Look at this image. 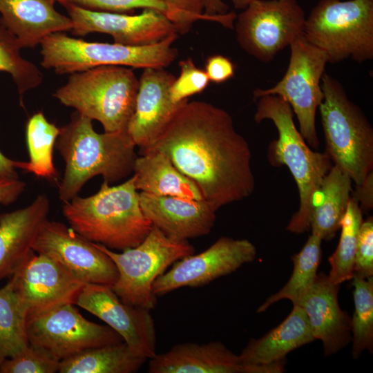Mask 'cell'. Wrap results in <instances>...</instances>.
Wrapping results in <instances>:
<instances>
[{
	"instance_id": "cell-1",
	"label": "cell",
	"mask_w": 373,
	"mask_h": 373,
	"mask_svg": "<svg viewBox=\"0 0 373 373\" xmlns=\"http://www.w3.org/2000/svg\"><path fill=\"white\" fill-rule=\"evenodd\" d=\"M149 150L165 154L216 211L254 191L249 145L230 114L211 103L186 102Z\"/></svg>"
},
{
	"instance_id": "cell-2",
	"label": "cell",
	"mask_w": 373,
	"mask_h": 373,
	"mask_svg": "<svg viewBox=\"0 0 373 373\" xmlns=\"http://www.w3.org/2000/svg\"><path fill=\"white\" fill-rule=\"evenodd\" d=\"M92 121L75 111L69 122L59 127L55 146L66 163L58 189L64 203L78 195L95 176H102L111 184L133 172L136 146L127 132L98 133Z\"/></svg>"
},
{
	"instance_id": "cell-3",
	"label": "cell",
	"mask_w": 373,
	"mask_h": 373,
	"mask_svg": "<svg viewBox=\"0 0 373 373\" xmlns=\"http://www.w3.org/2000/svg\"><path fill=\"white\" fill-rule=\"evenodd\" d=\"M63 214L76 233L110 249L136 247L153 226L142 211L133 176L115 186L104 181L96 193L74 197L64 202Z\"/></svg>"
},
{
	"instance_id": "cell-4",
	"label": "cell",
	"mask_w": 373,
	"mask_h": 373,
	"mask_svg": "<svg viewBox=\"0 0 373 373\" xmlns=\"http://www.w3.org/2000/svg\"><path fill=\"white\" fill-rule=\"evenodd\" d=\"M256 101L254 121L270 120L278 131V139L269 146V161L274 166L285 165L298 190V209L286 229L291 233H303L309 230L314 197L333 163L326 153L314 151L307 146L294 124L288 102L274 95H262Z\"/></svg>"
},
{
	"instance_id": "cell-5",
	"label": "cell",
	"mask_w": 373,
	"mask_h": 373,
	"mask_svg": "<svg viewBox=\"0 0 373 373\" xmlns=\"http://www.w3.org/2000/svg\"><path fill=\"white\" fill-rule=\"evenodd\" d=\"M138 86L139 79L131 68L100 66L70 74L53 97L99 122L104 132H123L134 113Z\"/></svg>"
},
{
	"instance_id": "cell-6",
	"label": "cell",
	"mask_w": 373,
	"mask_h": 373,
	"mask_svg": "<svg viewBox=\"0 0 373 373\" xmlns=\"http://www.w3.org/2000/svg\"><path fill=\"white\" fill-rule=\"evenodd\" d=\"M321 87L324 97L318 109L325 153L333 165L359 185L373 172V128L337 79L325 73Z\"/></svg>"
},
{
	"instance_id": "cell-7",
	"label": "cell",
	"mask_w": 373,
	"mask_h": 373,
	"mask_svg": "<svg viewBox=\"0 0 373 373\" xmlns=\"http://www.w3.org/2000/svg\"><path fill=\"white\" fill-rule=\"evenodd\" d=\"M177 37L175 33L157 44L133 46L87 41L64 32H55L40 44L41 65L58 75H70L100 66L166 68L178 55L172 46Z\"/></svg>"
},
{
	"instance_id": "cell-8",
	"label": "cell",
	"mask_w": 373,
	"mask_h": 373,
	"mask_svg": "<svg viewBox=\"0 0 373 373\" xmlns=\"http://www.w3.org/2000/svg\"><path fill=\"white\" fill-rule=\"evenodd\" d=\"M303 35L328 63L373 58V0H321L306 17Z\"/></svg>"
},
{
	"instance_id": "cell-9",
	"label": "cell",
	"mask_w": 373,
	"mask_h": 373,
	"mask_svg": "<svg viewBox=\"0 0 373 373\" xmlns=\"http://www.w3.org/2000/svg\"><path fill=\"white\" fill-rule=\"evenodd\" d=\"M95 244L116 266L118 278L111 287L121 300L149 311L157 304L155 280L175 262L195 252L188 240L169 237L154 225L138 245L121 253Z\"/></svg>"
},
{
	"instance_id": "cell-10",
	"label": "cell",
	"mask_w": 373,
	"mask_h": 373,
	"mask_svg": "<svg viewBox=\"0 0 373 373\" xmlns=\"http://www.w3.org/2000/svg\"><path fill=\"white\" fill-rule=\"evenodd\" d=\"M289 48L290 59L284 76L271 88L254 90V98L256 100L262 95H274L288 102L298 119L301 135L316 149L319 141L316 115L324 97L321 80L327 57L303 35L295 39Z\"/></svg>"
},
{
	"instance_id": "cell-11",
	"label": "cell",
	"mask_w": 373,
	"mask_h": 373,
	"mask_svg": "<svg viewBox=\"0 0 373 373\" xmlns=\"http://www.w3.org/2000/svg\"><path fill=\"white\" fill-rule=\"evenodd\" d=\"M305 11L296 0H254L236 16V39L247 53L269 63L303 35Z\"/></svg>"
},
{
	"instance_id": "cell-12",
	"label": "cell",
	"mask_w": 373,
	"mask_h": 373,
	"mask_svg": "<svg viewBox=\"0 0 373 373\" xmlns=\"http://www.w3.org/2000/svg\"><path fill=\"white\" fill-rule=\"evenodd\" d=\"M73 305L29 316L26 323L29 343L61 361L91 348L124 341L109 326L85 318Z\"/></svg>"
},
{
	"instance_id": "cell-13",
	"label": "cell",
	"mask_w": 373,
	"mask_h": 373,
	"mask_svg": "<svg viewBox=\"0 0 373 373\" xmlns=\"http://www.w3.org/2000/svg\"><path fill=\"white\" fill-rule=\"evenodd\" d=\"M35 253L55 260L85 283L113 286L118 278L111 258L71 227L46 219L32 246Z\"/></svg>"
},
{
	"instance_id": "cell-14",
	"label": "cell",
	"mask_w": 373,
	"mask_h": 373,
	"mask_svg": "<svg viewBox=\"0 0 373 373\" xmlns=\"http://www.w3.org/2000/svg\"><path fill=\"white\" fill-rule=\"evenodd\" d=\"M257 256L255 245L247 239L220 237L204 251L175 262L154 282L156 296L179 288L199 287L236 271Z\"/></svg>"
},
{
	"instance_id": "cell-15",
	"label": "cell",
	"mask_w": 373,
	"mask_h": 373,
	"mask_svg": "<svg viewBox=\"0 0 373 373\" xmlns=\"http://www.w3.org/2000/svg\"><path fill=\"white\" fill-rule=\"evenodd\" d=\"M75 304L105 322L135 353L147 359L156 354V332L150 311L124 303L111 286L86 283Z\"/></svg>"
},
{
	"instance_id": "cell-16",
	"label": "cell",
	"mask_w": 373,
	"mask_h": 373,
	"mask_svg": "<svg viewBox=\"0 0 373 373\" xmlns=\"http://www.w3.org/2000/svg\"><path fill=\"white\" fill-rule=\"evenodd\" d=\"M75 36L99 32L111 35L114 43L126 46L157 44L175 34L172 22L162 12L144 9L139 15L93 11L75 6H65Z\"/></svg>"
},
{
	"instance_id": "cell-17",
	"label": "cell",
	"mask_w": 373,
	"mask_h": 373,
	"mask_svg": "<svg viewBox=\"0 0 373 373\" xmlns=\"http://www.w3.org/2000/svg\"><path fill=\"white\" fill-rule=\"evenodd\" d=\"M10 278L28 317L62 305L75 304L86 284L55 260L35 251Z\"/></svg>"
},
{
	"instance_id": "cell-18",
	"label": "cell",
	"mask_w": 373,
	"mask_h": 373,
	"mask_svg": "<svg viewBox=\"0 0 373 373\" xmlns=\"http://www.w3.org/2000/svg\"><path fill=\"white\" fill-rule=\"evenodd\" d=\"M175 77L164 68H146L139 79L134 113L126 132L140 148V154L151 149L179 108L186 102L175 104L170 88Z\"/></svg>"
},
{
	"instance_id": "cell-19",
	"label": "cell",
	"mask_w": 373,
	"mask_h": 373,
	"mask_svg": "<svg viewBox=\"0 0 373 373\" xmlns=\"http://www.w3.org/2000/svg\"><path fill=\"white\" fill-rule=\"evenodd\" d=\"M149 360V373H281L285 366V361L245 364L219 341L177 344Z\"/></svg>"
},
{
	"instance_id": "cell-20",
	"label": "cell",
	"mask_w": 373,
	"mask_h": 373,
	"mask_svg": "<svg viewBox=\"0 0 373 373\" xmlns=\"http://www.w3.org/2000/svg\"><path fill=\"white\" fill-rule=\"evenodd\" d=\"M144 216L169 237L188 240L209 234L216 211L204 200L139 193Z\"/></svg>"
},
{
	"instance_id": "cell-21",
	"label": "cell",
	"mask_w": 373,
	"mask_h": 373,
	"mask_svg": "<svg viewBox=\"0 0 373 373\" xmlns=\"http://www.w3.org/2000/svg\"><path fill=\"white\" fill-rule=\"evenodd\" d=\"M339 287L328 275L317 274L297 304L307 316L314 339L322 341L326 356L337 353L352 340L351 318L338 303Z\"/></svg>"
},
{
	"instance_id": "cell-22",
	"label": "cell",
	"mask_w": 373,
	"mask_h": 373,
	"mask_svg": "<svg viewBox=\"0 0 373 373\" xmlns=\"http://www.w3.org/2000/svg\"><path fill=\"white\" fill-rule=\"evenodd\" d=\"M49 211L48 198L40 194L27 207L0 213V281L10 278L34 252L32 243Z\"/></svg>"
},
{
	"instance_id": "cell-23",
	"label": "cell",
	"mask_w": 373,
	"mask_h": 373,
	"mask_svg": "<svg viewBox=\"0 0 373 373\" xmlns=\"http://www.w3.org/2000/svg\"><path fill=\"white\" fill-rule=\"evenodd\" d=\"M0 24L17 39L21 48L40 45L48 35L70 31L68 16L50 0H0Z\"/></svg>"
},
{
	"instance_id": "cell-24",
	"label": "cell",
	"mask_w": 373,
	"mask_h": 373,
	"mask_svg": "<svg viewBox=\"0 0 373 373\" xmlns=\"http://www.w3.org/2000/svg\"><path fill=\"white\" fill-rule=\"evenodd\" d=\"M314 340L305 312L294 305L280 325L261 338H251L239 358L245 364H271L285 360L290 352Z\"/></svg>"
},
{
	"instance_id": "cell-25",
	"label": "cell",
	"mask_w": 373,
	"mask_h": 373,
	"mask_svg": "<svg viewBox=\"0 0 373 373\" xmlns=\"http://www.w3.org/2000/svg\"><path fill=\"white\" fill-rule=\"evenodd\" d=\"M133 173L135 187L140 192L155 195L203 199L197 185L159 151L149 150L137 157Z\"/></svg>"
},
{
	"instance_id": "cell-26",
	"label": "cell",
	"mask_w": 373,
	"mask_h": 373,
	"mask_svg": "<svg viewBox=\"0 0 373 373\" xmlns=\"http://www.w3.org/2000/svg\"><path fill=\"white\" fill-rule=\"evenodd\" d=\"M352 182L347 174L333 165L314 199L309 228L312 234L322 240L334 238L341 229V222L351 197Z\"/></svg>"
},
{
	"instance_id": "cell-27",
	"label": "cell",
	"mask_w": 373,
	"mask_h": 373,
	"mask_svg": "<svg viewBox=\"0 0 373 373\" xmlns=\"http://www.w3.org/2000/svg\"><path fill=\"white\" fill-rule=\"evenodd\" d=\"M148 360L124 342L85 350L60 361L59 373H133Z\"/></svg>"
},
{
	"instance_id": "cell-28",
	"label": "cell",
	"mask_w": 373,
	"mask_h": 373,
	"mask_svg": "<svg viewBox=\"0 0 373 373\" xmlns=\"http://www.w3.org/2000/svg\"><path fill=\"white\" fill-rule=\"evenodd\" d=\"M27 318L28 312L10 278L0 289V365L29 345Z\"/></svg>"
},
{
	"instance_id": "cell-29",
	"label": "cell",
	"mask_w": 373,
	"mask_h": 373,
	"mask_svg": "<svg viewBox=\"0 0 373 373\" xmlns=\"http://www.w3.org/2000/svg\"><path fill=\"white\" fill-rule=\"evenodd\" d=\"M321 242L319 237L311 233L302 249L291 257L294 267L287 283L267 298L258 308V313L265 312L271 305L284 299L289 300L293 305L298 303L317 275L322 256Z\"/></svg>"
},
{
	"instance_id": "cell-30",
	"label": "cell",
	"mask_w": 373,
	"mask_h": 373,
	"mask_svg": "<svg viewBox=\"0 0 373 373\" xmlns=\"http://www.w3.org/2000/svg\"><path fill=\"white\" fill-rule=\"evenodd\" d=\"M60 128L48 121L42 112L32 115L26 128L29 162L24 171L37 177L52 180L57 176L53 162V149Z\"/></svg>"
},
{
	"instance_id": "cell-31",
	"label": "cell",
	"mask_w": 373,
	"mask_h": 373,
	"mask_svg": "<svg viewBox=\"0 0 373 373\" xmlns=\"http://www.w3.org/2000/svg\"><path fill=\"white\" fill-rule=\"evenodd\" d=\"M362 222V210L358 201L351 195L341 222L338 245L329 258L331 269L328 276L336 285L352 280L354 277L356 245Z\"/></svg>"
},
{
	"instance_id": "cell-32",
	"label": "cell",
	"mask_w": 373,
	"mask_h": 373,
	"mask_svg": "<svg viewBox=\"0 0 373 373\" xmlns=\"http://www.w3.org/2000/svg\"><path fill=\"white\" fill-rule=\"evenodd\" d=\"M354 311L352 321V356L373 351V277L352 278Z\"/></svg>"
},
{
	"instance_id": "cell-33",
	"label": "cell",
	"mask_w": 373,
	"mask_h": 373,
	"mask_svg": "<svg viewBox=\"0 0 373 373\" xmlns=\"http://www.w3.org/2000/svg\"><path fill=\"white\" fill-rule=\"evenodd\" d=\"M21 49L15 37L0 24V71L11 76L21 97L43 82L42 73L21 55Z\"/></svg>"
},
{
	"instance_id": "cell-34",
	"label": "cell",
	"mask_w": 373,
	"mask_h": 373,
	"mask_svg": "<svg viewBox=\"0 0 373 373\" xmlns=\"http://www.w3.org/2000/svg\"><path fill=\"white\" fill-rule=\"evenodd\" d=\"M167 6L166 17L180 34L188 32L197 21L205 20L217 22L222 26L233 29L236 14L231 11L218 17L204 14L202 0H164Z\"/></svg>"
},
{
	"instance_id": "cell-35",
	"label": "cell",
	"mask_w": 373,
	"mask_h": 373,
	"mask_svg": "<svg viewBox=\"0 0 373 373\" xmlns=\"http://www.w3.org/2000/svg\"><path fill=\"white\" fill-rule=\"evenodd\" d=\"M60 360L47 350L33 344L0 365V373H55Z\"/></svg>"
},
{
	"instance_id": "cell-36",
	"label": "cell",
	"mask_w": 373,
	"mask_h": 373,
	"mask_svg": "<svg viewBox=\"0 0 373 373\" xmlns=\"http://www.w3.org/2000/svg\"><path fill=\"white\" fill-rule=\"evenodd\" d=\"M180 73L170 88V97L175 104L180 103L208 86L209 79L204 70L198 68L191 58L179 62Z\"/></svg>"
},
{
	"instance_id": "cell-37",
	"label": "cell",
	"mask_w": 373,
	"mask_h": 373,
	"mask_svg": "<svg viewBox=\"0 0 373 373\" xmlns=\"http://www.w3.org/2000/svg\"><path fill=\"white\" fill-rule=\"evenodd\" d=\"M63 6H75L83 9L126 13L135 9H153L162 12L166 17L167 6L164 0H56Z\"/></svg>"
},
{
	"instance_id": "cell-38",
	"label": "cell",
	"mask_w": 373,
	"mask_h": 373,
	"mask_svg": "<svg viewBox=\"0 0 373 373\" xmlns=\"http://www.w3.org/2000/svg\"><path fill=\"white\" fill-rule=\"evenodd\" d=\"M373 276V219L369 217L359 228L354 265V276Z\"/></svg>"
},
{
	"instance_id": "cell-39",
	"label": "cell",
	"mask_w": 373,
	"mask_h": 373,
	"mask_svg": "<svg viewBox=\"0 0 373 373\" xmlns=\"http://www.w3.org/2000/svg\"><path fill=\"white\" fill-rule=\"evenodd\" d=\"M204 70L210 82L220 84L234 75L235 67L228 57L214 55L207 58Z\"/></svg>"
},
{
	"instance_id": "cell-40",
	"label": "cell",
	"mask_w": 373,
	"mask_h": 373,
	"mask_svg": "<svg viewBox=\"0 0 373 373\" xmlns=\"http://www.w3.org/2000/svg\"><path fill=\"white\" fill-rule=\"evenodd\" d=\"M26 183L18 179L0 178V204L8 205L15 202L26 189Z\"/></svg>"
},
{
	"instance_id": "cell-41",
	"label": "cell",
	"mask_w": 373,
	"mask_h": 373,
	"mask_svg": "<svg viewBox=\"0 0 373 373\" xmlns=\"http://www.w3.org/2000/svg\"><path fill=\"white\" fill-rule=\"evenodd\" d=\"M355 186L351 195L358 201L362 211L371 210L373 208V172L367 175L362 184Z\"/></svg>"
},
{
	"instance_id": "cell-42",
	"label": "cell",
	"mask_w": 373,
	"mask_h": 373,
	"mask_svg": "<svg viewBox=\"0 0 373 373\" xmlns=\"http://www.w3.org/2000/svg\"><path fill=\"white\" fill-rule=\"evenodd\" d=\"M26 162L10 160L0 151V178L18 179L17 169H24Z\"/></svg>"
},
{
	"instance_id": "cell-43",
	"label": "cell",
	"mask_w": 373,
	"mask_h": 373,
	"mask_svg": "<svg viewBox=\"0 0 373 373\" xmlns=\"http://www.w3.org/2000/svg\"><path fill=\"white\" fill-rule=\"evenodd\" d=\"M204 14L210 17H218L229 12V7L222 0H202Z\"/></svg>"
},
{
	"instance_id": "cell-44",
	"label": "cell",
	"mask_w": 373,
	"mask_h": 373,
	"mask_svg": "<svg viewBox=\"0 0 373 373\" xmlns=\"http://www.w3.org/2000/svg\"><path fill=\"white\" fill-rule=\"evenodd\" d=\"M254 0H231L233 7L237 10H245Z\"/></svg>"
},
{
	"instance_id": "cell-45",
	"label": "cell",
	"mask_w": 373,
	"mask_h": 373,
	"mask_svg": "<svg viewBox=\"0 0 373 373\" xmlns=\"http://www.w3.org/2000/svg\"><path fill=\"white\" fill-rule=\"evenodd\" d=\"M51 2H52L53 3H55V2L56 1V0H50Z\"/></svg>"
}]
</instances>
